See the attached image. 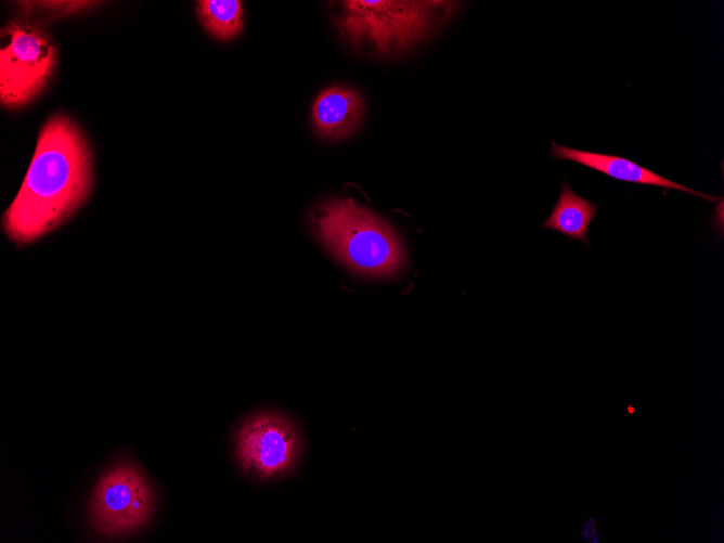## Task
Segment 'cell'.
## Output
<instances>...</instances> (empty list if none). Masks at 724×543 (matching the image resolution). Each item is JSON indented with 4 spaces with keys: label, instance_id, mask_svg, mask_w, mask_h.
Masks as SVG:
<instances>
[{
    "label": "cell",
    "instance_id": "3",
    "mask_svg": "<svg viewBox=\"0 0 724 543\" xmlns=\"http://www.w3.org/2000/svg\"><path fill=\"white\" fill-rule=\"evenodd\" d=\"M340 37L354 49L377 56L406 51L436 30L453 11L451 1L331 2Z\"/></svg>",
    "mask_w": 724,
    "mask_h": 543
},
{
    "label": "cell",
    "instance_id": "7",
    "mask_svg": "<svg viewBox=\"0 0 724 543\" xmlns=\"http://www.w3.org/2000/svg\"><path fill=\"white\" fill-rule=\"evenodd\" d=\"M550 156L555 159L573 161L622 182L683 191L709 203L722 199V197L686 188L624 157L568 147L555 141H551Z\"/></svg>",
    "mask_w": 724,
    "mask_h": 543
},
{
    "label": "cell",
    "instance_id": "2",
    "mask_svg": "<svg viewBox=\"0 0 724 543\" xmlns=\"http://www.w3.org/2000/svg\"><path fill=\"white\" fill-rule=\"evenodd\" d=\"M319 242L351 271L375 279L396 275L405 264V249L396 230L351 198H329L311 215Z\"/></svg>",
    "mask_w": 724,
    "mask_h": 543
},
{
    "label": "cell",
    "instance_id": "11",
    "mask_svg": "<svg viewBox=\"0 0 724 543\" xmlns=\"http://www.w3.org/2000/svg\"><path fill=\"white\" fill-rule=\"evenodd\" d=\"M34 7L42 9L44 12L54 14V16L69 15L86 9L92 8L93 1H39L30 2Z\"/></svg>",
    "mask_w": 724,
    "mask_h": 543
},
{
    "label": "cell",
    "instance_id": "10",
    "mask_svg": "<svg viewBox=\"0 0 724 543\" xmlns=\"http://www.w3.org/2000/svg\"><path fill=\"white\" fill-rule=\"evenodd\" d=\"M196 13L203 27L219 41H229L243 29V3L238 0H199Z\"/></svg>",
    "mask_w": 724,
    "mask_h": 543
},
{
    "label": "cell",
    "instance_id": "8",
    "mask_svg": "<svg viewBox=\"0 0 724 543\" xmlns=\"http://www.w3.org/2000/svg\"><path fill=\"white\" fill-rule=\"evenodd\" d=\"M364 109V100L355 89L344 85L327 87L312 104L314 130L329 141L348 138L361 126Z\"/></svg>",
    "mask_w": 724,
    "mask_h": 543
},
{
    "label": "cell",
    "instance_id": "5",
    "mask_svg": "<svg viewBox=\"0 0 724 543\" xmlns=\"http://www.w3.org/2000/svg\"><path fill=\"white\" fill-rule=\"evenodd\" d=\"M302 450L299 426L280 411L254 413L242 422L234 436L238 465L260 481H274L290 475L301 460Z\"/></svg>",
    "mask_w": 724,
    "mask_h": 543
},
{
    "label": "cell",
    "instance_id": "1",
    "mask_svg": "<svg viewBox=\"0 0 724 543\" xmlns=\"http://www.w3.org/2000/svg\"><path fill=\"white\" fill-rule=\"evenodd\" d=\"M92 186L88 141L76 121L54 114L42 126L22 186L5 210L3 229L16 243H29L70 217Z\"/></svg>",
    "mask_w": 724,
    "mask_h": 543
},
{
    "label": "cell",
    "instance_id": "6",
    "mask_svg": "<svg viewBox=\"0 0 724 543\" xmlns=\"http://www.w3.org/2000/svg\"><path fill=\"white\" fill-rule=\"evenodd\" d=\"M156 506L154 489L132 462H118L99 478L89 502L91 527L108 538L127 536L143 528Z\"/></svg>",
    "mask_w": 724,
    "mask_h": 543
},
{
    "label": "cell",
    "instance_id": "9",
    "mask_svg": "<svg viewBox=\"0 0 724 543\" xmlns=\"http://www.w3.org/2000/svg\"><path fill=\"white\" fill-rule=\"evenodd\" d=\"M597 209L594 203L574 193L568 182L564 181L558 199L541 228L556 231L589 246V227Z\"/></svg>",
    "mask_w": 724,
    "mask_h": 543
},
{
    "label": "cell",
    "instance_id": "4",
    "mask_svg": "<svg viewBox=\"0 0 724 543\" xmlns=\"http://www.w3.org/2000/svg\"><path fill=\"white\" fill-rule=\"evenodd\" d=\"M56 62V48L47 30L25 20L1 30L0 100L9 108L31 102L47 87Z\"/></svg>",
    "mask_w": 724,
    "mask_h": 543
}]
</instances>
